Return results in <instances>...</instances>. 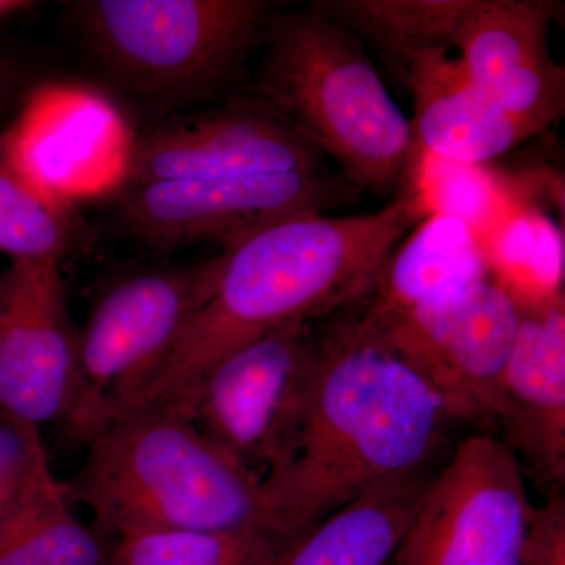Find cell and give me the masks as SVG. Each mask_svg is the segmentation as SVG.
Returning a JSON list of instances; mask_svg holds the SVG:
<instances>
[{
    "label": "cell",
    "mask_w": 565,
    "mask_h": 565,
    "mask_svg": "<svg viewBox=\"0 0 565 565\" xmlns=\"http://www.w3.org/2000/svg\"><path fill=\"white\" fill-rule=\"evenodd\" d=\"M451 423L384 329L362 313L333 323L291 451L263 481L274 534L289 544L367 490L423 473Z\"/></svg>",
    "instance_id": "cell-1"
},
{
    "label": "cell",
    "mask_w": 565,
    "mask_h": 565,
    "mask_svg": "<svg viewBox=\"0 0 565 565\" xmlns=\"http://www.w3.org/2000/svg\"><path fill=\"white\" fill-rule=\"evenodd\" d=\"M382 210L303 214L222 248L217 285L141 404L170 401L244 345L366 302L396 245L429 215L414 177Z\"/></svg>",
    "instance_id": "cell-2"
},
{
    "label": "cell",
    "mask_w": 565,
    "mask_h": 565,
    "mask_svg": "<svg viewBox=\"0 0 565 565\" xmlns=\"http://www.w3.org/2000/svg\"><path fill=\"white\" fill-rule=\"evenodd\" d=\"M65 487L102 530L120 539L166 530L277 537L263 482L212 444L173 401L137 405L110 419L87 441L84 462Z\"/></svg>",
    "instance_id": "cell-3"
},
{
    "label": "cell",
    "mask_w": 565,
    "mask_h": 565,
    "mask_svg": "<svg viewBox=\"0 0 565 565\" xmlns=\"http://www.w3.org/2000/svg\"><path fill=\"white\" fill-rule=\"evenodd\" d=\"M252 93L360 192L397 191L418 159L414 129L362 41L316 9L278 11Z\"/></svg>",
    "instance_id": "cell-4"
},
{
    "label": "cell",
    "mask_w": 565,
    "mask_h": 565,
    "mask_svg": "<svg viewBox=\"0 0 565 565\" xmlns=\"http://www.w3.org/2000/svg\"><path fill=\"white\" fill-rule=\"evenodd\" d=\"M277 7L266 0H92L77 6L104 65L156 102H193L236 79L263 46Z\"/></svg>",
    "instance_id": "cell-5"
},
{
    "label": "cell",
    "mask_w": 565,
    "mask_h": 565,
    "mask_svg": "<svg viewBox=\"0 0 565 565\" xmlns=\"http://www.w3.org/2000/svg\"><path fill=\"white\" fill-rule=\"evenodd\" d=\"M222 253L191 266L126 275L93 305L79 330V385L66 429L87 444L147 397L204 303Z\"/></svg>",
    "instance_id": "cell-6"
},
{
    "label": "cell",
    "mask_w": 565,
    "mask_h": 565,
    "mask_svg": "<svg viewBox=\"0 0 565 565\" xmlns=\"http://www.w3.org/2000/svg\"><path fill=\"white\" fill-rule=\"evenodd\" d=\"M321 352L322 332L313 322L286 327L230 353L189 392L170 401L263 482L291 451Z\"/></svg>",
    "instance_id": "cell-7"
},
{
    "label": "cell",
    "mask_w": 565,
    "mask_h": 565,
    "mask_svg": "<svg viewBox=\"0 0 565 565\" xmlns=\"http://www.w3.org/2000/svg\"><path fill=\"white\" fill-rule=\"evenodd\" d=\"M359 189L337 167L313 172L145 182L121 185L118 212L126 230L154 250L202 243L222 248L285 218L327 214L355 202Z\"/></svg>",
    "instance_id": "cell-8"
},
{
    "label": "cell",
    "mask_w": 565,
    "mask_h": 565,
    "mask_svg": "<svg viewBox=\"0 0 565 565\" xmlns=\"http://www.w3.org/2000/svg\"><path fill=\"white\" fill-rule=\"evenodd\" d=\"M533 509L514 449L475 435L427 481L393 565H522Z\"/></svg>",
    "instance_id": "cell-9"
},
{
    "label": "cell",
    "mask_w": 565,
    "mask_h": 565,
    "mask_svg": "<svg viewBox=\"0 0 565 565\" xmlns=\"http://www.w3.org/2000/svg\"><path fill=\"white\" fill-rule=\"evenodd\" d=\"M520 323L519 305L486 278L379 327L444 399L455 423H471L494 418Z\"/></svg>",
    "instance_id": "cell-10"
},
{
    "label": "cell",
    "mask_w": 565,
    "mask_h": 565,
    "mask_svg": "<svg viewBox=\"0 0 565 565\" xmlns=\"http://www.w3.org/2000/svg\"><path fill=\"white\" fill-rule=\"evenodd\" d=\"M329 158L255 93L156 126L134 139L125 181L313 172Z\"/></svg>",
    "instance_id": "cell-11"
},
{
    "label": "cell",
    "mask_w": 565,
    "mask_h": 565,
    "mask_svg": "<svg viewBox=\"0 0 565 565\" xmlns=\"http://www.w3.org/2000/svg\"><path fill=\"white\" fill-rule=\"evenodd\" d=\"M79 385V329L61 264L0 270V411L39 427L66 426Z\"/></svg>",
    "instance_id": "cell-12"
},
{
    "label": "cell",
    "mask_w": 565,
    "mask_h": 565,
    "mask_svg": "<svg viewBox=\"0 0 565 565\" xmlns=\"http://www.w3.org/2000/svg\"><path fill=\"white\" fill-rule=\"evenodd\" d=\"M3 132L22 169L71 203L114 195L136 139L109 98L71 84L36 88Z\"/></svg>",
    "instance_id": "cell-13"
},
{
    "label": "cell",
    "mask_w": 565,
    "mask_h": 565,
    "mask_svg": "<svg viewBox=\"0 0 565 565\" xmlns=\"http://www.w3.org/2000/svg\"><path fill=\"white\" fill-rule=\"evenodd\" d=\"M559 11L552 0H475L455 44L468 79L537 132L564 117L565 70L550 51Z\"/></svg>",
    "instance_id": "cell-14"
},
{
    "label": "cell",
    "mask_w": 565,
    "mask_h": 565,
    "mask_svg": "<svg viewBox=\"0 0 565 565\" xmlns=\"http://www.w3.org/2000/svg\"><path fill=\"white\" fill-rule=\"evenodd\" d=\"M505 444L550 484L565 478L564 299L522 311L494 418Z\"/></svg>",
    "instance_id": "cell-15"
},
{
    "label": "cell",
    "mask_w": 565,
    "mask_h": 565,
    "mask_svg": "<svg viewBox=\"0 0 565 565\" xmlns=\"http://www.w3.org/2000/svg\"><path fill=\"white\" fill-rule=\"evenodd\" d=\"M416 148L441 161L489 166L537 136L468 79L451 51L419 55L405 70Z\"/></svg>",
    "instance_id": "cell-16"
},
{
    "label": "cell",
    "mask_w": 565,
    "mask_h": 565,
    "mask_svg": "<svg viewBox=\"0 0 565 565\" xmlns=\"http://www.w3.org/2000/svg\"><path fill=\"white\" fill-rule=\"evenodd\" d=\"M490 278L484 241L449 215H426L405 234L379 275L362 315L390 326L440 294Z\"/></svg>",
    "instance_id": "cell-17"
},
{
    "label": "cell",
    "mask_w": 565,
    "mask_h": 565,
    "mask_svg": "<svg viewBox=\"0 0 565 565\" xmlns=\"http://www.w3.org/2000/svg\"><path fill=\"white\" fill-rule=\"evenodd\" d=\"M427 481L416 473L367 490L282 546L275 565H388Z\"/></svg>",
    "instance_id": "cell-18"
},
{
    "label": "cell",
    "mask_w": 565,
    "mask_h": 565,
    "mask_svg": "<svg viewBox=\"0 0 565 565\" xmlns=\"http://www.w3.org/2000/svg\"><path fill=\"white\" fill-rule=\"evenodd\" d=\"M330 20L404 70L430 51L455 50L475 0H316Z\"/></svg>",
    "instance_id": "cell-19"
},
{
    "label": "cell",
    "mask_w": 565,
    "mask_h": 565,
    "mask_svg": "<svg viewBox=\"0 0 565 565\" xmlns=\"http://www.w3.org/2000/svg\"><path fill=\"white\" fill-rule=\"evenodd\" d=\"M98 539L70 508L65 484L55 478L50 459L0 523V565H102Z\"/></svg>",
    "instance_id": "cell-20"
},
{
    "label": "cell",
    "mask_w": 565,
    "mask_h": 565,
    "mask_svg": "<svg viewBox=\"0 0 565 565\" xmlns=\"http://www.w3.org/2000/svg\"><path fill=\"white\" fill-rule=\"evenodd\" d=\"M84 239L74 203L33 180L0 132V253L10 263L61 264Z\"/></svg>",
    "instance_id": "cell-21"
},
{
    "label": "cell",
    "mask_w": 565,
    "mask_h": 565,
    "mask_svg": "<svg viewBox=\"0 0 565 565\" xmlns=\"http://www.w3.org/2000/svg\"><path fill=\"white\" fill-rule=\"evenodd\" d=\"M490 278L520 311L564 299V234L537 207L520 202L484 237Z\"/></svg>",
    "instance_id": "cell-22"
},
{
    "label": "cell",
    "mask_w": 565,
    "mask_h": 565,
    "mask_svg": "<svg viewBox=\"0 0 565 565\" xmlns=\"http://www.w3.org/2000/svg\"><path fill=\"white\" fill-rule=\"evenodd\" d=\"M285 545L262 531H150L121 537L110 565H252L277 559Z\"/></svg>",
    "instance_id": "cell-23"
},
{
    "label": "cell",
    "mask_w": 565,
    "mask_h": 565,
    "mask_svg": "<svg viewBox=\"0 0 565 565\" xmlns=\"http://www.w3.org/2000/svg\"><path fill=\"white\" fill-rule=\"evenodd\" d=\"M412 174L429 214L437 212L459 218L482 241L515 204L522 202L509 188V181L489 166L441 161L418 151Z\"/></svg>",
    "instance_id": "cell-24"
},
{
    "label": "cell",
    "mask_w": 565,
    "mask_h": 565,
    "mask_svg": "<svg viewBox=\"0 0 565 565\" xmlns=\"http://www.w3.org/2000/svg\"><path fill=\"white\" fill-rule=\"evenodd\" d=\"M44 460L39 427L0 411V523L20 503Z\"/></svg>",
    "instance_id": "cell-25"
},
{
    "label": "cell",
    "mask_w": 565,
    "mask_h": 565,
    "mask_svg": "<svg viewBox=\"0 0 565 565\" xmlns=\"http://www.w3.org/2000/svg\"><path fill=\"white\" fill-rule=\"evenodd\" d=\"M522 565H565V501L559 494L533 509Z\"/></svg>",
    "instance_id": "cell-26"
},
{
    "label": "cell",
    "mask_w": 565,
    "mask_h": 565,
    "mask_svg": "<svg viewBox=\"0 0 565 565\" xmlns=\"http://www.w3.org/2000/svg\"><path fill=\"white\" fill-rule=\"evenodd\" d=\"M21 81L22 73L17 63L0 52V125L20 92Z\"/></svg>",
    "instance_id": "cell-27"
},
{
    "label": "cell",
    "mask_w": 565,
    "mask_h": 565,
    "mask_svg": "<svg viewBox=\"0 0 565 565\" xmlns=\"http://www.w3.org/2000/svg\"><path fill=\"white\" fill-rule=\"evenodd\" d=\"M33 6L35 3L25 2V0H0V21L24 13V11L31 10Z\"/></svg>",
    "instance_id": "cell-28"
},
{
    "label": "cell",
    "mask_w": 565,
    "mask_h": 565,
    "mask_svg": "<svg viewBox=\"0 0 565 565\" xmlns=\"http://www.w3.org/2000/svg\"><path fill=\"white\" fill-rule=\"evenodd\" d=\"M277 559H278V557H277ZM277 559L270 561V563H259V564H252V565H275V564H277Z\"/></svg>",
    "instance_id": "cell-29"
}]
</instances>
